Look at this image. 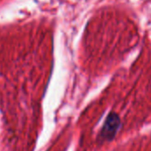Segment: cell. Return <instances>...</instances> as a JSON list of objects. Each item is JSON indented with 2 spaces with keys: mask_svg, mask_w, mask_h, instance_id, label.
<instances>
[{
  "mask_svg": "<svg viewBox=\"0 0 151 151\" xmlns=\"http://www.w3.org/2000/svg\"><path fill=\"white\" fill-rule=\"evenodd\" d=\"M121 126V120L117 114L110 113L101 128L100 138L101 141L112 140Z\"/></svg>",
  "mask_w": 151,
  "mask_h": 151,
  "instance_id": "1",
  "label": "cell"
}]
</instances>
